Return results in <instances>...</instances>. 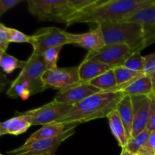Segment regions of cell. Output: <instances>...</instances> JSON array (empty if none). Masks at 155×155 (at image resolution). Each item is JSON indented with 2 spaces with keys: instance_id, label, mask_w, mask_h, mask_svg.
<instances>
[{
  "instance_id": "1",
  "label": "cell",
  "mask_w": 155,
  "mask_h": 155,
  "mask_svg": "<svg viewBox=\"0 0 155 155\" xmlns=\"http://www.w3.org/2000/svg\"><path fill=\"white\" fill-rule=\"evenodd\" d=\"M123 92H99L72 106L71 110L54 123L84 124L100 118L107 117L125 96Z\"/></svg>"
},
{
  "instance_id": "2",
  "label": "cell",
  "mask_w": 155,
  "mask_h": 155,
  "mask_svg": "<svg viewBox=\"0 0 155 155\" xmlns=\"http://www.w3.org/2000/svg\"><path fill=\"white\" fill-rule=\"evenodd\" d=\"M155 4V0H101V2L84 15L75 18L67 25L122 22L137 11Z\"/></svg>"
},
{
  "instance_id": "3",
  "label": "cell",
  "mask_w": 155,
  "mask_h": 155,
  "mask_svg": "<svg viewBox=\"0 0 155 155\" xmlns=\"http://www.w3.org/2000/svg\"><path fill=\"white\" fill-rule=\"evenodd\" d=\"M101 27L106 45H126L135 52H141L149 45L143 26L136 23H104Z\"/></svg>"
},
{
  "instance_id": "4",
  "label": "cell",
  "mask_w": 155,
  "mask_h": 155,
  "mask_svg": "<svg viewBox=\"0 0 155 155\" xmlns=\"http://www.w3.org/2000/svg\"><path fill=\"white\" fill-rule=\"evenodd\" d=\"M29 12L39 21L68 24L75 15L69 0H29Z\"/></svg>"
},
{
  "instance_id": "5",
  "label": "cell",
  "mask_w": 155,
  "mask_h": 155,
  "mask_svg": "<svg viewBox=\"0 0 155 155\" xmlns=\"http://www.w3.org/2000/svg\"><path fill=\"white\" fill-rule=\"evenodd\" d=\"M77 124L57 137L52 139H39L30 142H25L18 148L9 151L8 155H55L56 151L61 145L75 133Z\"/></svg>"
},
{
  "instance_id": "6",
  "label": "cell",
  "mask_w": 155,
  "mask_h": 155,
  "mask_svg": "<svg viewBox=\"0 0 155 155\" xmlns=\"http://www.w3.org/2000/svg\"><path fill=\"white\" fill-rule=\"evenodd\" d=\"M72 106L57 102L53 100L51 102L37 108L25 112H16L15 114L24 117L32 126H44L58 120L71 110Z\"/></svg>"
},
{
  "instance_id": "7",
  "label": "cell",
  "mask_w": 155,
  "mask_h": 155,
  "mask_svg": "<svg viewBox=\"0 0 155 155\" xmlns=\"http://www.w3.org/2000/svg\"><path fill=\"white\" fill-rule=\"evenodd\" d=\"M30 36V44L35 54H42L49 48L68 44L66 30L56 27L39 28Z\"/></svg>"
},
{
  "instance_id": "8",
  "label": "cell",
  "mask_w": 155,
  "mask_h": 155,
  "mask_svg": "<svg viewBox=\"0 0 155 155\" xmlns=\"http://www.w3.org/2000/svg\"><path fill=\"white\" fill-rule=\"evenodd\" d=\"M135 52L126 45L111 44L95 51H89L84 59L94 60L110 66L112 69L124 66L126 61Z\"/></svg>"
},
{
  "instance_id": "9",
  "label": "cell",
  "mask_w": 155,
  "mask_h": 155,
  "mask_svg": "<svg viewBox=\"0 0 155 155\" xmlns=\"http://www.w3.org/2000/svg\"><path fill=\"white\" fill-rule=\"evenodd\" d=\"M47 89L62 91L80 83L79 66L47 70L42 78Z\"/></svg>"
},
{
  "instance_id": "10",
  "label": "cell",
  "mask_w": 155,
  "mask_h": 155,
  "mask_svg": "<svg viewBox=\"0 0 155 155\" xmlns=\"http://www.w3.org/2000/svg\"><path fill=\"white\" fill-rule=\"evenodd\" d=\"M47 87L42 80H32L18 76L11 83L6 95L11 98H21L27 100L31 95L44 92Z\"/></svg>"
},
{
  "instance_id": "11",
  "label": "cell",
  "mask_w": 155,
  "mask_h": 155,
  "mask_svg": "<svg viewBox=\"0 0 155 155\" xmlns=\"http://www.w3.org/2000/svg\"><path fill=\"white\" fill-rule=\"evenodd\" d=\"M68 44L78 45L89 51H95L104 47L105 44L104 34L100 24L95 29L85 33H71L66 31Z\"/></svg>"
},
{
  "instance_id": "12",
  "label": "cell",
  "mask_w": 155,
  "mask_h": 155,
  "mask_svg": "<svg viewBox=\"0 0 155 155\" xmlns=\"http://www.w3.org/2000/svg\"><path fill=\"white\" fill-rule=\"evenodd\" d=\"M131 98L133 110L132 136H135L146 130L151 109V98L150 95H139L131 96Z\"/></svg>"
},
{
  "instance_id": "13",
  "label": "cell",
  "mask_w": 155,
  "mask_h": 155,
  "mask_svg": "<svg viewBox=\"0 0 155 155\" xmlns=\"http://www.w3.org/2000/svg\"><path fill=\"white\" fill-rule=\"evenodd\" d=\"M99 92H101L99 89L89 84V83H80L65 90L59 91L53 100L59 103L74 105L88 97Z\"/></svg>"
},
{
  "instance_id": "14",
  "label": "cell",
  "mask_w": 155,
  "mask_h": 155,
  "mask_svg": "<svg viewBox=\"0 0 155 155\" xmlns=\"http://www.w3.org/2000/svg\"><path fill=\"white\" fill-rule=\"evenodd\" d=\"M122 22L136 23L143 26L149 45L155 42V4L137 11Z\"/></svg>"
},
{
  "instance_id": "15",
  "label": "cell",
  "mask_w": 155,
  "mask_h": 155,
  "mask_svg": "<svg viewBox=\"0 0 155 155\" xmlns=\"http://www.w3.org/2000/svg\"><path fill=\"white\" fill-rule=\"evenodd\" d=\"M47 71L46 65L42 54L32 53L27 61L19 75L32 80H42V76Z\"/></svg>"
},
{
  "instance_id": "16",
  "label": "cell",
  "mask_w": 155,
  "mask_h": 155,
  "mask_svg": "<svg viewBox=\"0 0 155 155\" xmlns=\"http://www.w3.org/2000/svg\"><path fill=\"white\" fill-rule=\"evenodd\" d=\"M112 68L104 63L94 60H84L79 65V77L81 83H89Z\"/></svg>"
},
{
  "instance_id": "17",
  "label": "cell",
  "mask_w": 155,
  "mask_h": 155,
  "mask_svg": "<svg viewBox=\"0 0 155 155\" xmlns=\"http://www.w3.org/2000/svg\"><path fill=\"white\" fill-rule=\"evenodd\" d=\"M77 124H57V123H51L42 126V128L33 133L25 142H30L33 141L39 140V139H52L60 136L62 133L69 130L71 127Z\"/></svg>"
},
{
  "instance_id": "18",
  "label": "cell",
  "mask_w": 155,
  "mask_h": 155,
  "mask_svg": "<svg viewBox=\"0 0 155 155\" xmlns=\"http://www.w3.org/2000/svg\"><path fill=\"white\" fill-rule=\"evenodd\" d=\"M32 126V124L24 117L16 115L0 124V135L19 136L23 134Z\"/></svg>"
},
{
  "instance_id": "19",
  "label": "cell",
  "mask_w": 155,
  "mask_h": 155,
  "mask_svg": "<svg viewBox=\"0 0 155 155\" xmlns=\"http://www.w3.org/2000/svg\"><path fill=\"white\" fill-rule=\"evenodd\" d=\"M116 110L125 127L128 139H130L132 136L133 123V110L131 96L125 95L117 104Z\"/></svg>"
},
{
  "instance_id": "20",
  "label": "cell",
  "mask_w": 155,
  "mask_h": 155,
  "mask_svg": "<svg viewBox=\"0 0 155 155\" xmlns=\"http://www.w3.org/2000/svg\"><path fill=\"white\" fill-rule=\"evenodd\" d=\"M107 118L108 120L109 127H110V131H111L114 137L117 140L119 146L121 147L122 149H124L127 146L129 139L125 127H124L117 111L116 110H113L107 116Z\"/></svg>"
},
{
  "instance_id": "21",
  "label": "cell",
  "mask_w": 155,
  "mask_h": 155,
  "mask_svg": "<svg viewBox=\"0 0 155 155\" xmlns=\"http://www.w3.org/2000/svg\"><path fill=\"white\" fill-rule=\"evenodd\" d=\"M122 92L126 95L130 96L151 95L153 93V86L151 77L149 76L145 75L134 80Z\"/></svg>"
},
{
  "instance_id": "22",
  "label": "cell",
  "mask_w": 155,
  "mask_h": 155,
  "mask_svg": "<svg viewBox=\"0 0 155 155\" xmlns=\"http://www.w3.org/2000/svg\"><path fill=\"white\" fill-rule=\"evenodd\" d=\"M89 84L95 86L101 92H107L117 86V80L114 69L107 71L89 82Z\"/></svg>"
},
{
  "instance_id": "23",
  "label": "cell",
  "mask_w": 155,
  "mask_h": 155,
  "mask_svg": "<svg viewBox=\"0 0 155 155\" xmlns=\"http://www.w3.org/2000/svg\"><path fill=\"white\" fill-rule=\"evenodd\" d=\"M150 134H151V132L148 131L146 129L136 136H132L129 139L127 146L124 149L127 150L128 152L131 153L132 154H139L141 150L143 148V147L148 142Z\"/></svg>"
},
{
  "instance_id": "24",
  "label": "cell",
  "mask_w": 155,
  "mask_h": 155,
  "mask_svg": "<svg viewBox=\"0 0 155 155\" xmlns=\"http://www.w3.org/2000/svg\"><path fill=\"white\" fill-rule=\"evenodd\" d=\"M25 64V61L18 60L14 56L6 52L0 53V66L5 74H9L16 69H22Z\"/></svg>"
},
{
  "instance_id": "25",
  "label": "cell",
  "mask_w": 155,
  "mask_h": 155,
  "mask_svg": "<svg viewBox=\"0 0 155 155\" xmlns=\"http://www.w3.org/2000/svg\"><path fill=\"white\" fill-rule=\"evenodd\" d=\"M124 67L133 71V72L144 74V71H145V57L141 54V52L134 53L126 61Z\"/></svg>"
},
{
  "instance_id": "26",
  "label": "cell",
  "mask_w": 155,
  "mask_h": 155,
  "mask_svg": "<svg viewBox=\"0 0 155 155\" xmlns=\"http://www.w3.org/2000/svg\"><path fill=\"white\" fill-rule=\"evenodd\" d=\"M62 48H63V45L54 47V48L46 50L42 54L45 61L47 70H53L58 68L57 66L58 59L59 53L61 51Z\"/></svg>"
},
{
  "instance_id": "27",
  "label": "cell",
  "mask_w": 155,
  "mask_h": 155,
  "mask_svg": "<svg viewBox=\"0 0 155 155\" xmlns=\"http://www.w3.org/2000/svg\"><path fill=\"white\" fill-rule=\"evenodd\" d=\"M9 36H10V42L15 43H29L30 42L31 36L22 33L20 30L15 28L8 27Z\"/></svg>"
},
{
  "instance_id": "28",
  "label": "cell",
  "mask_w": 155,
  "mask_h": 155,
  "mask_svg": "<svg viewBox=\"0 0 155 155\" xmlns=\"http://www.w3.org/2000/svg\"><path fill=\"white\" fill-rule=\"evenodd\" d=\"M10 43L8 27L3 24H0V53L6 52Z\"/></svg>"
},
{
  "instance_id": "29",
  "label": "cell",
  "mask_w": 155,
  "mask_h": 155,
  "mask_svg": "<svg viewBox=\"0 0 155 155\" xmlns=\"http://www.w3.org/2000/svg\"><path fill=\"white\" fill-rule=\"evenodd\" d=\"M151 98V109H150L149 119H148L147 130L151 133H155V94L150 95Z\"/></svg>"
},
{
  "instance_id": "30",
  "label": "cell",
  "mask_w": 155,
  "mask_h": 155,
  "mask_svg": "<svg viewBox=\"0 0 155 155\" xmlns=\"http://www.w3.org/2000/svg\"><path fill=\"white\" fill-rule=\"evenodd\" d=\"M145 57V71L146 76H151L155 72V52L147 54Z\"/></svg>"
},
{
  "instance_id": "31",
  "label": "cell",
  "mask_w": 155,
  "mask_h": 155,
  "mask_svg": "<svg viewBox=\"0 0 155 155\" xmlns=\"http://www.w3.org/2000/svg\"><path fill=\"white\" fill-rule=\"evenodd\" d=\"M139 154H155V133H151L148 142Z\"/></svg>"
},
{
  "instance_id": "32",
  "label": "cell",
  "mask_w": 155,
  "mask_h": 155,
  "mask_svg": "<svg viewBox=\"0 0 155 155\" xmlns=\"http://www.w3.org/2000/svg\"><path fill=\"white\" fill-rule=\"evenodd\" d=\"M22 0H1L0 1V16L21 3Z\"/></svg>"
},
{
  "instance_id": "33",
  "label": "cell",
  "mask_w": 155,
  "mask_h": 155,
  "mask_svg": "<svg viewBox=\"0 0 155 155\" xmlns=\"http://www.w3.org/2000/svg\"><path fill=\"white\" fill-rule=\"evenodd\" d=\"M151 79V82H152V86H153V93L155 94V72L153 73L151 76H150Z\"/></svg>"
},
{
  "instance_id": "34",
  "label": "cell",
  "mask_w": 155,
  "mask_h": 155,
  "mask_svg": "<svg viewBox=\"0 0 155 155\" xmlns=\"http://www.w3.org/2000/svg\"><path fill=\"white\" fill-rule=\"evenodd\" d=\"M120 155H134V154H132L131 153L128 152L126 149H122V151H121V154Z\"/></svg>"
},
{
  "instance_id": "35",
  "label": "cell",
  "mask_w": 155,
  "mask_h": 155,
  "mask_svg": "<svg viewBox=\"0 0 155 155\" xmlns=\"http://www.w3.org/2000/svg\"><path fill=\"white\" fill-rule=\"evenodd\" d=\"M137 155H155V154H139Z\"/></svg>"
},
{
  "instance_id": "36",
  "label": "cell",
  "mask_w": 155,
  "mask_h": 155,
  "mask_svg": "<svg viewBox=\"0 0 155 155\" xmlns=\"http://www.w3.org/2000/svg\"><path fill=\"white\" fill-rule=\"evenodd\" d=\"M1 155H3V154H1Z\"/></svg>"
}]
</instances>
